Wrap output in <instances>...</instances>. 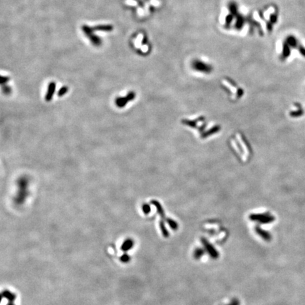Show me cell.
Returning <instances> with one entry per match:
<instances>
[{
	"label": "cell",
	"mask_w": 305,
	"mask_h": 305,
	"mask_svg": "<svg viewBox=\"0 0 305 305\" xmlns=\"http://www.w3.org/2000/svg\"><path fill=\"white\" fill-rule=\"evenodd\" d=\"M143 211L145 214H148L151 212V206L148 204H143L142 206Z\"/></svg>",
	"instance_id": "e0dca14e"
},
{
	"label": "cell",
	"mask_w": 305,
	"mask_h": 305,
	"mask_svg": "<svg viewBox=\"0 0 305 305\" xmlns=\"http://www.w3.org/2000/svg\"><path fill=\"white\" fill-rule=\"evenodd\" d=\"M250 220L252 221L258 222L261 224H267L273 222L274 217L269 213H262V214H252L249 216Z\"/></svg>",
	"instance_id": "7a4b0ae2"
},
{
	"label": "cell",
	"mask_w": 305,
	"mask_h": 305,
	"mask_svg": "<svg viewBox=\"0 0 305 305\" xmlns=\"http://www.w3.org/2000/svg\"><path fill=\"white\" fill-rule=\"evenodd\" d=\"M151 203L156 207L157 211L158 212V213L160 214V216L162 217V218H165V213H164L163 209H162V206H161V205L160 204V203H159L158 201L153 200V201H151Z\"/></svg>",
	"instance_id": "9c48e42d"
},
{
	"label": "cell",
	"mask_w": 305,
	"mask_h": 305,
	"mask_svg": "<svg viewBox=\"0 0 305 305\" xmlns=\"http://www.w3.org/2000/svg\"><path fill=\"white\" fill-rule=\"evenodd\" d=\"M204 253H205L204 249H203L202 248H197L194 251L193 256H194L195 258L198 259V258H200L201 257L203 256V255H204Z\"/></svg>",
	"instance_id": "8fae6325"
},
{
	"label": "cell",
	"mask_w": 305,
	"mask_h": 305,
	"mask_svg": "<svg viewBox=\"0 0 305 305\" xmlns=\"http://www.w3.org/2000/svg\"><path fill=\"white\" fill-rule=\"evenodd\" d=\"M191 68L196 72L203 74H208L213 71V67L210 64H208L205 61L196 59L191 62Z\"/></svg>",
	"instance_id": "6da1fadb"
},
{
	"label": "cell",
	"mask_w": 305,
	"mask_h": 305,
	"mask_svg": "<svg viewBox=\"0 0 305 305\" xmlns=\"http://www.w3.org/2000/svg\"><path fill=\"white\" fill-rule=\"evenodd\" d=\"M167 222L169 224V225L170 226V227L173 230H177L178 228V224L175 221H174L172 219H168L167 220Z\"/></svg>",
	"instance_id": "7c38bea8"
},
{
	"label": "cell",
	"mask_w": 305,
	"mask_h": 305,
	"mask_svg": "<svg viewBox=\"0 0 305 305\" xmlns=\"http://www.w3.org/2000/svg\"><path fill=\"white\" fill-rule=\"evenodd\" d=\"M113 29V27L111 25H99L93 28V31H111Z\"/></svg>",
	"instance_id": "ba28073f"
},
{
	"label": "cell",
	"mask_w": 305,
	"mask_h": 305,
	"mask_svg": "<svg viewBox=\"0 0 305 305\" xmlns=\"http://www.w3.org/2000/svg\"><path fill=\"white\" fill-rule=\"evenodd\" d=\"M55 89H56V84H55V82H50L49 83L48 86V90H47V93L45 95V100L47 102L50 101L53 97V95L55 93Z\"/></svg>",
	"instance_id": "5b68a950"
},
{
	"label": "cell",
	"mask_w": 305,
	"mask_h": 305,
	"mask_svg": "<svg viewBox=\"0 0 305 305\" xmlns=\"http://www.w3.org/2000/svg\"><path fill=\"white\" fill-rule=\"evenodd\" d=\"M160 229L161 230H162V234H163V235L165 236V237H168L169 236V233L168 232V230L166 229L165 226V224L163 222H160Z\"/></svg>",
	"instance_id": "5bb4252c"
},
{
	"label": "cell",
	"mask_w": 305,
	"mask_h": 305,
	"mask_svg": "<svg viewBox=\"0 0 305 305\" xmlns=\"http://www.w3.org/2000/svg\"><path fill=\"white\" fill-rule=\"evenodd\" d=\"M132 245H133V241L131 240H127L124 244L123 246H122V249H123V250H128V249L131 248Z\"/></svg>",
	"instance_id": "2e32d148"
},
{
	"label": "cell",
	"mask_w": 305,
	"mask_h": 305,
	"mask_svg": "<svg viewBox=\"0 0 305 305\" xmlns=\"http://www.w3.org/2000/svg\"><path fill=\"white\" fill-rule=\"evenodd\" d=\"M228 305H239V302L237 300H234L233 302Z\"/></svg>",
	"instance_id": "44dd1931"
},
{
	"label": "cell",
	"mask_w": 305,
	"mask_h": 305,
	"mask_svg": "<svg viewBox=\"0 0 305 305\" xmlns=\"http://www.w3.org/2000/svg\"><path fill=\"white\" fill-rule=\"evenodd\" d=\"M135 97H136L135 93L133 91H131L129 92L125 97H117V98H116V100H115V104H116V105L118 107H120V108H122V107H124L126 104H127L128 101L133 100Z\"/></svg>",
	"instance_id": "3957f363"
},
{
	"label": "cell",
	"mask_w": 305,
	"mask_h": 305,
	"mask_svg": "<svg viewBox=\"0 0 305 305\" xmlns=\"http://www.w3.org/2000/svg\"><path fill=\"white\" fill-rule=\"evenodd\" d=\"M219 129H220V126H214L213 128H211V129L210 130V131H208V133H206V134H205V136H204V137H208V136H209V135H210V134L216 133V132H218V131H219Z\"/></svg>",
	"instance_id": "9a60e30c"
},
{
	"label": "cell",
	"mask_w": 305,
	"mask_h": 305,
	"mask_svg": "<svg viewBox=\"0 0 305 305\" xmlns=\"http://www.w3.org/2000/svg\"><path fill=\"white\" fill-rule=\"evenodd\" d=\"M68 90H69L68 87H66V86H63V87H62L60 89H59L57 95H58L59 97H62V96H63V95H64L65 94L67 93V92H68Z\"/></svg>",
	"instance_id": "4fadbf2b"
},
{
	"label": "cell",
	"mask_w": 305,
	"mask_h": 305,
	"mask_svg": "<svg viewBox=\"0 0 305 305\" xmlns=\"http://www.w3.org/2000/svg\"><path fill=\"white\" fill-rule=\"evenodd\" d=\"M299 52H300V53L301 54V55H302L303 57H305V47H303V46L300 45V47H299Z\"/></svg>",
	"instance_id": "d6986e66"
},
{
	"label": "cell",
	"mask_w": 305,
	"mask_h": 305,
	"mask_svg": "<svg viewBox=\"0 0 305 305\" xmlns=\"http://www.w3.org/2000/svg\"><path fill=\"white\" fill-rule=\"evenodd\" d=\"M126 258H128V256H126V255H124V256H123V258H122V261H126Z\"/></svg>",
	"instance_id": "7402d4cb"
},
{
	"label": "cell",
	"mask_w": 305,
	"mask_h": 305,
	"mask_svg": "<svg viewBox=\"0 0 305 305\" xmlns=\"http://www.w3.org/2000/svg\"><path fill=\"white\" fill-rule=\"evenodd\" d=\"M255 230H256V233L258 234L259 236H261V238L264 239V240H266V241L270 240V239H271V236H270V235L268 233V232L262 230L260 227H256Z\"/></svg>",
	"instance_id": "52a82bcc"
},
{
	"label": "cell",
	"mask_w": 305,
	"mask_h": 305,
	"mask_svg": "<svg viewBox=\"0 0 305 305\" xmlns=\"http://www.w3.org/2000/svg\"><path fill=\"white\" fill-rule=\"evenodd\" d=\"M201 241H202V244L203 247H205L206 251L208 253L209 255H210L213 258H217L219 256V253H218V251L214 248L211 244L209 243L208 241H207L206 239L202 238L201 239Z\"/></svg>",
	"instance_id": "277c9868"
},
{
	"label": "cell",
	"mask_w": 305,
	"mask_h": 305,
	"mask_svg": "<svg viewBox=\"0 0 305 305\" xmlns=\"http://www.w3.org/2000/svg\"><path fill=\"white\" fill-rule=\"evenodd\" d=\"M285 42L288 44L289 47H292V48H299L300 45H299L298 41H297V39L295 36L293 35H289L286 38L285 40Z\"/></svg>",
	"instance_id": "8992f818"
},
{
	"label": "cell",
	"mask_w": 305,
	"mask_h": 305,
	"mask_svg": "<svg viewBox=\"0 0 305 305\" xmlns=\"http://www.w3.org/2000/svg\"><path fill=\"white\" fill-rule=\"evenodd\" d=\"M5 297H7V298H9V300H13V299H14V297H15L14 295H11V293H10V292H7V295H5Z\"/></svg>",
	"instance_id": "ffe728a7"
},
{
	"label": "cell",
	"mask_w": 305,
	"mask_h": 305,
	"mask_svg": "<svg viewBox=\"0 0 305 305\" xmlns=\"http://www.w3.org/2000/svg\"><path fill=\"white\" fill-rule=\"evenodd\" d=\"M9 80V78L7 77V76H1V85H4L7 82H8Z\"/></svg>",
	"instance_id": "ac0fdd59"
},
{
	"label": "cell",
	"mask_w": 305,
	"mask_h": 305,
	"mask_svg": "<svg viewBox=\"0 0 305 305\" xmlns=\"http://www.w3.org/2000/svg\"><path fill=\"white\" fill-rule=\"evenodd\" d=\"M88 37L90 38V40H91L92 43H93L95 46L100 45L102 41H101L100 38L98 36L93 35V33H92L90 35L88 36Z\"/></svg>",
	"instance_id": "30bf717a"
}]
</instances>
